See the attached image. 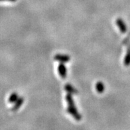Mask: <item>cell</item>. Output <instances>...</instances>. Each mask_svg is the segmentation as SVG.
I'll return each instance as SVG.
<instances>
[{
  "instance_id": "5",
  "label": "cell",
  "mask_w": 130,
  "mask_h": 130,
  "mask_svg": "<svg viewBox=\"0 0 130 130\" xmlns=\"http://www.w3.org/2000/svg\"><path fill=\"white\" fill-rule=\"evenodd\" d=\"M23 102H24V98L23 97H21L18 98L17 101L14 103L13 106L11 108V111H16L19 110V108L21 106H22L23 104Z\"/></svg>"
},
{
  "instance_id": "2",
  "label": "cell",
  "mask_w": 130,
  "mask_h": 130,
  "mask_svg": "<svg viewBox=\"0 0 130 130\" xmlns=\"http://www.w3.org/2000/svg\"><path fill=\"white\" fill-rule=\"evenodd\" d=\"M58 73H59V75L60 76V77H61L62 78H66L67 74V70L63 62H61V63H60L58 64Z\"/></svg>"
},
{
  "instance_id": "9",
  "label": "cell",
  "mask_w": 130,
  "mask_h": 130,
  "mask_svg": "<svg viewBox=\"0 0 130 130\" xmlns=\"http://www.w3.org/2000/svg\"><path fill=\"white\" fill-rule=\"evenodd\" d=\"M18 98H19L18 94L16 92H14L12 94H11V96L9 97L8 102L9 103H11V104L12 103H15L18 100Z\"/></svg>"
},
{
  "instance_id": "7",
  "label": "cell",
  "mask_w": 130,
  "mask_h": 130,
  "mask_svg": "<svg viewBox=\"0 0 130 130\" xmlns=\"http://www.w3.org/2000/svg\"><path fill=\"white\" fill-rule=\"evenodd\" d=\"M96 89L98 92L102 93L105 89L104 85L102 82H98L96 84Z\"/></svg>"
},
{
  "instance_id": "6",
  "label": "cell",
  "mask_w": 130,
  "mask_h": 130,
  "mask_svg": "<svg viewBox=\"0 0 130 130\" xmlns=\"http://www.w3.org/2000/svg\"><path fill=\"white\" fill-rule=\"evenodd\" d=\"M64 90L67 91L68 93H70V94H78V92L75 88L73 87L71 84H67L64 86Z\"/></svg>"
},
{
  "instance_id": "4",
  "label": "cell",
  "mask_w": 130,
  "mask_h": 130,
  "mask_svg": "<svg viewBox=\"0 0 130 130\" xmlns=\"http://www.w3.org/2000/svg\"><path fill=\"white\" fill-rule=\"evenodd\" d=\"M116 25H118V27H119L120 31H121V32H123V33L126 32L127 30V27L126 25H125L124 21H123L122 19L118 18L116 20Z\"/></svg>"
},
{
  "instance_id": "8",
  "label": "cell",
  "mask_w": 130,
  "mask_h": 130,
  "mask_svg": "<svg viewBox=\"0 0 130 130\" xmlns=\"http://www.w3.org/2000/svg\"><path fill=\"white\" fill-rule=\"evenodd\" d=\"M124 64L125 66H129L130 64V45L127 48V54L124 58Z\"/></svg>"
},
{
  "instance_id": "3",
  "label": "cell",
  "mask_w": 130,
  "mask_h": 130,
  "mask_svg": "<svg viewBox=\"0 0 130 130\" xmlns=\"http://www.w3.org/2000/svg\"><path fill=\"white\" fill-rule=\"evenodd\" d=\"M54 59L57 61L60 62H67L70 60V57L69 55H61V54H57L54 57Z\"/></svg>"
},
{
  "instance_id": "10",
  "label": "cell",
  "mask_w": 130,
  "mask_h": 130,
  "mask_svg": "<svg viewBox=\"0 0 130 130\" xmlns=\"http://www.w3.org/2000/svg\"><path fill=\"white\" fill-rule=\"evenodd\" d=\"M0 1H9V2H15L17 0H0Z\"/></svg>"
},
{
  "instance_id": "1",
  "label": "cell",
  "mask_w": 130,
  "mask_h": 130,
  "mask_svg": "<svg viewBox=\"0 0 130 130\" xmlns=\"http://www.w3.org/2000/svg\"><path fill=\"white\" fill-rule=\"evenodd\" d=\"M66 100H67V102H68V108L67 109V111L69 113H70L73 118H75L76 120L80 121L81 120L82 116L80 114L78 111L76 107L74 104V101L72 96L71 94L69 93L66 96Z\"/></svg>"
}]
</instances>
